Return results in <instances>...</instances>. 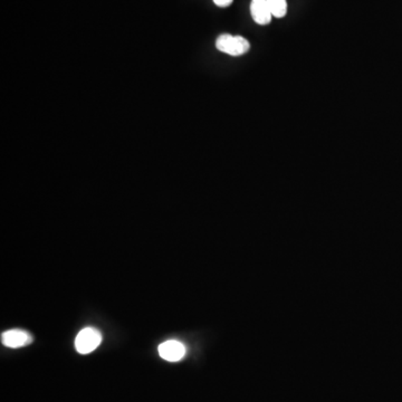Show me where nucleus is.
<instances>
[{
  "mask_svg": "<svg viewBox=\"0 0 402 402\" xmlns=\"http://www.w3.org/2000/svg\"><path fill=\"white\" fill-rule=\"evenodd\" d=\"M273 17L283 18L287 14L286 0H267Z\"/></svg>",
  "mask_w": 402,
  "mask_h": 402,
  "instance_id": "423d86ee",
  "label": "nucleus"
},
{
  "mask_svg": "<svg viewBox=\"0 0 402 402\" xmlns=\"http://www.w3.org/2000/svg\"><path fill=\"white\" fill-rule=\"evenodd\" d=\"M251 14L255 23L262 26L268 25L272 21L273 14L267 0H251Z\"/></svg>",
  "mask_w": 402,
  "mask_h": 402,
  "instance_id": "39448f33",
  "label": "nucleus"
},
{
  "mask_svg": "<svg viewBox=\"0 0 402 402\" xmlns=\"http://www.w3.org/2000/svg\"><path fill=\"white\" fill-rule=\"evenodd\" d=\"M233 1H234V0H213L215 5L218 7H222V8H224V7L231 6V3H233Z\"/></svg>",
  "mask_w": 402,
  "mask_h": 402,
  "instance_id": "0eeeda50",
  "label": "nucleus"
},
{
  "mask_svg": "<svg viewBox=\"0 0 402 402\" xmlns=\"http://www.w3.org/2000/svg\"><path fill=\"white\" fill-rule=\"evenodd\" d=\"M102 342V335L96 328H86L77 335L75 348L81 355H89L94 351Z\"/></svg>",
  "mask_w": 402,
  "mask_h": 402,
  "instance_id": "f03ea898",
  "label": "nucleus"
},
{
  "mask_svg": "<svg viewBox=\"0 0 402 402\" xmlns=\"http://www.w3.org/2000/svg\"><path fill=\"white\" fill-rule=\"evenodd\" d=\"M216 48L222 53L237 57L245 55L251 48V44L247 39H244L242 36L222 34L217 39Z\"/></svg>",
  "mask_w": 402,
  "mask_h": 402,
  "instance_id": "f257e3e1",
  "label": "nucleus"
},
{
  "mask_svg": "<svg viewBox=\"0 0 402 402\" xmlns=\"http://www.w3.org/2000/svg\"><path fill=\"white\" fill-rule=\"evenodd\" d=\"M32 342H33L32 335L21 330H10V331L3 332L1 335V343L12 349L28 346Z\"/></svg>",
  "mask_w": 402,
  "mask_h": 402,
  "instance_id": "20e7f679",
  "label": "nucleus"
},
{
  "mask_svg": "<svg viewBox=\"0 0 402 402\" xmlns=\"http://www.w3.org/2000/svg\"><path fill=\"white\" fill-rule=\"evenodd\" d=\"M159 355L161 358L170 362L181 360L186 355V346L179 341L170 340L163 342L159 346Z\"/></svg>",
  "mask_w": 402,
  "mask_h": 402,
  "instance_id": "7ed1b4c3",
  "label": "nucleus"
}]
</instances>
